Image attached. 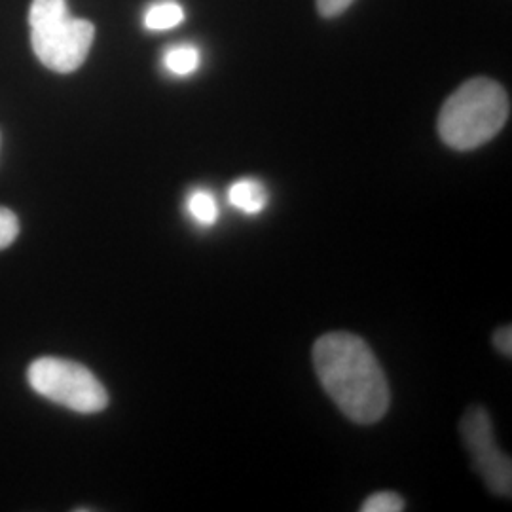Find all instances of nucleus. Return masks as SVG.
Listing matches in <instances>:
<instances>
[{
	"label": "nucleus",
	"mask_w": 512,
	"mask_h": 512,
	"mask_svg": "<svg viewBox=\"0 0 512 512\" xmlns=\"http://www.w3.org/2000/svg\"><path fill=\"white\" fill-rule=\"evenodd\" d=\"M313 365L334 404L361 425L387 414L391 393L384 368L365 340L349 332H330L313 346Z\"/></svg>",
	"instance_id": "obj_1"
},
{
	"label": "nucleus",
	"mask_w": 512,
	"mask_h": 512,
	"mask_svg": "<svg viewBox=\"0 0 512 512\" xmlns=\"http://www.w3.org/2000/svg\"><path fill=\"white\" fill-rule=\"evenodd\" d=\"M509 112V95L501 84L490 78H471L442 105L440 139L454 150L482 147L507 124Z\"/></svg>",
	"instance_id": "obj_2"
},
{
	"label": "nucleus",
	"mask_w": 512,
	"mask_h": 512,
	"mask_svg": "<svg viewBox=\"0 0 512 512\" xmlns=\"http://www.w3.org/2000/svg\"><path fill=\"white\" fill-rule=\"evenodd\" d=\"M31 44L38 61L54 71H78L92 50L95 27L71 16L67 0H33L29 10Z\"/></svg>",
	"instance_id": "obj_3"
},
{
	"label": "nucleus",
	"mask_w": 512,
	"mask_h": 512,
	"mask_svg": "<svg viewBox=\"0 0 512 512\" xmlns=\"http://www.w3.org/2000/svg\"><path fill=\"white\" fill-rule=\"evenodd\" d=\"M29 385L40 397L78 414H97L109 406V393L92 370L67 359L42 357L27 370Z\"/></svg>",
	"instance_id": "obj_4"
},
{
	"label": "nucleus",
	"mask_w": 512,
	"mask_h": 512,
	"mask_svg": "<svg viewBox=\"0 0 512 512\" xmlns=\"http://www.w3.org/2000/svg\"><path fill=\"white\" fill-rule=\"evenodd\" d=\"M461 437L473 456L478 475L486 486L501 497H511L512 463L495 444L490 414L482 406H473L461 420Z\"/></svg>",
	"instance_id": "obj_5"
},
{
	"label": "nucleus",
	"mask_w": 512,
	"mask_h": 512,
	"mask_svg": "<svg viewBox=\"0 0 512 512\" xmlns=\"http://www.w3.org/2000/svg\"><path fill=\"white\" fill-rule=\"evenodd\" d=\"M228 202L245 215H260L268 205V192L264 184L253 179H241L230 186Z\"/></svg>",
	"instance_id": "obj_6"
},
{
	"label": "nucleus",
	"mask_w": 512,
	"mask_h": 512,
	"mask_svg": "<svg viewBox=\"0 0 512 512\" xmlns=\"http://www.w3.org/2000/svg\"><path fill=\"white\" fill-rule=\"evenodd\" d=\"M186 211L200 226H213L219 220V203L209 190L203 188L188 194Z\"/></svg>",
	"instance_id": "obj_7"
},
{
	"label": "nucleus",
	"mask_w": 512,
	"mask_h": 512,
	"mask_svg": "<svg viewBox=\"0 0 512 512\" xmlns=\"http://www.w3.org/2000/svg\"><path fill=\"white\" fill-rule=\"evenodd\" d=\"M183 21V6L173 2V0H165V2H158V4L148 8L147 16H145V27L150 31H167V29H173V27L181 25Z\"/></svg>",
	"instance_id": "obj_8"
},
{
	"label": "nucleus",
	"mask_w": 512,
	"mask_h": 512,
	"mask_svg": "<svg viewBox=\"0 0 512 512\" xmlns=\"http://www.w3.org/2000/svg\"><path fill=\"white\" fill-rule=\"evenodd\" d=\"M165 69L177 76L196 73L200 67V52L194 46H175L165 52Z\"/></svg>",
	"instance_id": "obj_9"
},
{
	"label": "nucleus",
	"mask_w": 512,
	"mask_h": 512,
	"mask_svg": "<svg viewBox=\"0 0 512 512\" xmlns=\"http://www.w3.org/2000/svg\"><path fill=\"white\" fill-rule=\"evenodd\" d=\"M363 512H401L404 511L403 497L395 492H378L370 495L361 507Z\"/></svg>",
	"instance_id": "obj_10"
},
{
	"label": "nucleus",
	"mask_w": 512,
	"mask_h": 512,
	"mask_svg": "<svg viewBox=\"0 0 512 512\" xmlns=\"http://www.w3.org/2000/svg\"><path fill=\"white\" fill-rule=\"evenodd\" d=\"M19 236V220L14 211L0 207V249H8Z\"/></svg>",
	"instance_id": "obj_11"
},
{
	"label": "nucleus",
	"mask_w": 512,
	"mask_h": 512,
	"mask_svg": "<svg viewBox=\"0 0 512 512\" xmlns=\"http://www.w3.org/2000/svg\"><path fill=\"white\" fill-rule=\"evenodd\" d=\"M353 0H317V10L323 18H336L346 12Z\"/></svg>",
	"instance_id": "obj_12"
},
{
	"label": "nucleus",
	"mask_w": 512,
	"mask_h": 512,
	"mask_svg": "<svg viewBox=\"0 0 512 512\" xmlns=\"http://www.w3.org/2000/svg\"><path fill=\"white\" fill-rule=\"evenodd\" d=\"M495 348L499 349L503 355L511 357L512 355V329L511 327H503L497 330L494 336Z\"/></svg>",
	"instance_id": "obj_13"
}]
</instances>
